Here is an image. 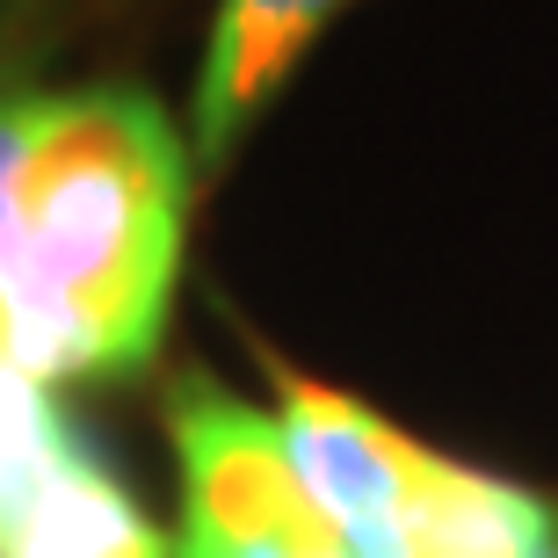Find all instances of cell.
I'll list each match as a JSON object with an SVG mask.
<instances>
[{"mask_svg": "<svg viewBox=\"0 0 558 558\" xmlns=\"http://www.w3.org/2000/svg\"><path fill=\"white\" fill-rule=\"evenodd\" d=\"M37 8H44V0H0V44L15 37V29H22L29 15H37Z\"/></svg>", "mask_w": 558, "mask_h": 558, "instance_id": "7", "label": "cell"}, {"mask_svg": "<svg viewBox=\"0 0 558 558\" xmlns=\"http://www.w3.org/2000/svg\"><path fill=\"white\" fill-rule=\"evenodd\" d=\"M81 457H95L81 442V428L59 414V399L37 371H22L8 341H0V558L15 544V530L37 515V500L59 486Z\"/></svg>", "mask_w": 558, "mask_h": 558, "instance_id": "6", "label": "cell"}, {"mask_svg": "<svg viewBox=\"0 0 558 558\" xmlns=\"http://www.w3.org/2000/svg\"><path fill=\"white\" fill-rule=\"evenodd\" d=\"M8 558H167V537L102 457H81L15 530Z\"/></svg>", "mask_w": 558, "mask_h": 558, "instance_id": "5", "label": "cell"}, {"mask_svg": "<svg viewBox=\"0 0 558 558\" xmlns=\"http://www.w3.org/2000/svg\"><path fill=\"white\" fill-rule=\"evenodd\" d=\"M341 8H349V0H218L210 51H204V73H196L189 153L204 167L226 160Z\"/></svg>", "mask_w": 558, "mask_h": 558, "instance_id": "4", "label": "cell"}, {"mask_svg": "<svg viewBox=\"0 0 558 558\" xmlns=\"http://www.w3.org/2000/svg\"><path fill=\"white\" fill-rule=\"evenodd\" d=\"M167 435L182 464V530L167 558H355L290 457L283 421L182 371L167 385Z\"/></svg>", "mask_w": 558, "mask_h": 558, "instance_id": "3", "label": "cell"}, {"mask_svg": "<svg viewBox=\"0 0 558 558\" xmlns=\"http://www.w3.org/2000/svg\"><path fill=\"white\" fill-rule=\"evenodd\" d=\"M283 435L355 558H558V515L537 494L421 450L327 385L283 377Z\"/></svg>", "mask_w": 558, "mask_h": 558, "instance_id": "2", "label": "cell"}, {"mask_svg": "<svg viewBox=\"0 0 558 558\" xmlns=\"http://www.w3.org/2000/svg\"><path fill=\"white\" fill-rule=\"evenodd\" d=\"M182 226L189 145L145 87L0 95V341L22 371H145Z\"/></svg>", "mask_w": 558, "mask_h": 558, "instance_id": "1", "label": "cell"}]
</instances>
